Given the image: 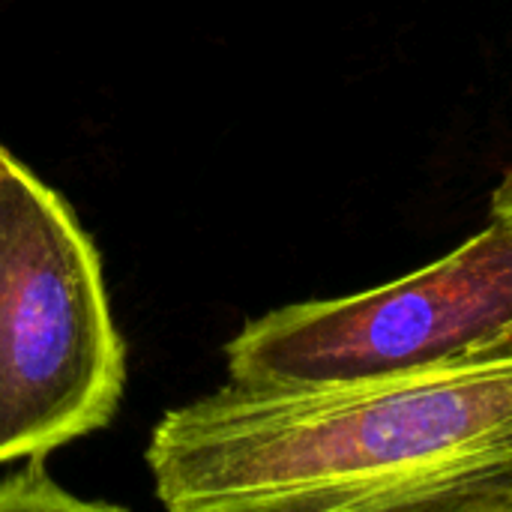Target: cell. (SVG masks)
<instances>
[{"label": "cell", "mask_w": 512, "mask_h": 512, "mask_svg": "<svg viewBox=\"0 0 512 512\" xmlns=\"http://www.w3.org/2000/svg\"><path fill=\"white\" fill-rule=\"evenodd\" d=\"M171 512H512V351L330 384H237L147 447Z\"/></svg>", "instance_id": "cell-1"}, {"label": "cell", "mask_w": 512, "mask_h": 512, "mask_svg": "<svg viewBox=\"0 0 512 512\" xmlns=\"http://www.w3.org/2000/svg\"><path fill=\"white\" fill-rule=\"evenodd\" d=\"M123 384L99 252L66 201L9 156L0 168V465L102 429Z\"/></svg>", "instance_id": "cell-2"}, {"label": "cell", "mask_w": 512, "mask_h": 512, "mask_svg": "<svg viewBox=\"0 0 512 512\" xmlns=\"http://www.w3.org/2000/svg\"><path fill=\"white\" fill-rule=\"evenodd\" d=\"M504 351H512V225L492 219L402 279L249 321L228 342L225 363L237 384H330Z\"/></svg>", "instance_id": "cell-3"}, {"label": "cell", "mask_w": 512, "mask_h": 512, "mask_svg": "<svg viewBox=\"0 0 512 512\" xmlns=\"http://www.w3.org/2000/svg\"><path fill=\"white\" fill-rule=\"evenodd\" d=\"M45 456L48 453L27 456V465L0 483V510H93V504L66 495L45 474Z\"/></svg>", "instance_id": "cell-4"}, {"label": "cell", "mask_w": 512, "mask_h": 512, "mask_svg": "<svg viewBox=\"0 0 512 512\" xmlns=\"http://www.w3.org/2000/svg\"><path fill=\"white\" fill-rule=\"evenodd\" d=\"M492 219L512 225V168L501 177V183L492 192Z\"/></svg>", "instance_id": "cell-5"}, {"label": "cell", "mask_w": 512, "mask_h": 512, "mask_svg": "<svg viewBox=\"0 0 512 512\" xmlns=\"http://www.w3.org/2000/svg\"><path fill=\"white\" fill-rule=\"evenodd\" d=\"M9 156H12V153H9V150H3V147H0V168H3V162H6V159H9Z\"/></svg>", "instance_id": "cell-6"}]
</instances>
